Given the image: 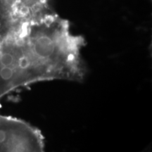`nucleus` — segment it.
Returning <instances> with one entry per match:
<instances>
[{
	"instance_id": "obj_1",
	"label": "nucleus",
	"mask_w": 152,
	"mask_h": 152,
	"mask_svg": "<svg viewBox=\"0 0 152 152\" xmlns=\"http://www.w3.org/2000/svg\"><path fill=\"white\" fill-rule=\"evenodd\" d=\"M85 45L55 11L0 35V100L39 82H82Z\"/></svg>"
},
{
	"instance_id": "obj_3",
	"label": "nucleus",
	"mask_w": 152,
	"mask_h": 152,
	"mask_svg": "<svg viewBox=\"0 0 152 152\" xmlns=\"http://www.w3.org/2000/svg\"><path fill=\"white\" fill-rule=\"evenodd\" d=\"M52 12L53 0H0V35Z\"/></svg>"
},
{
	"instance_id": "obj_2",
	"label": "nucleus",
	"mask_w": 152,
	"mask_h": 152,
	"mask_svg": "<svg viewBox=\"0 0 152 152\" xmlns=\"http://www.w3.org/2000/svg\"><path fill=\"white\" fill-rule=\"evenodd\" d=\"M45 147V137L37 128L0 114V152H42Z\"/></svg>"
}]
</instances>
